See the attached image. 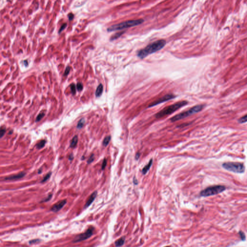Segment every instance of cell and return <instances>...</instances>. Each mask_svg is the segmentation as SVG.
<instances>
[{
	"instance_id": "1",
	"label": "cell",
	"mask_w": 247,
	"mask_h": 247,
	"mask_svg": "<svg viewBox=\"0 0 247 247\" xmlns=\"http://www.w3.org/2000/svg\"><path fill=\"white\" fill-rule=\"evenodd\" d=\"M166 44V41L164 39L159 40L151 42L146 47L139 50L137 52V56L143 59L148 55H151L162 49Z\"/></svg>"
},
{
	"instance_id": "2",
	"label": "cell",
	"mask_w": 247,
	"mask_h": 247,
	"mask_svg": "<svg viewBox=\"0 0 247 247\" xmlns=\"http://www.w3.org/2000/svg\"><path fill=\"white\" fill-rule=\"evenodd\" d=\"M187 104L188 102L185 100L178 102L174 104L165 107L163 110L157 113L155 115V116L156 118H160L166 115H170L179 108L186 105Z\"/></svg>"
},
{
	"instance_id": "3",
	"label": "cell",
	"mask_w": 247,
	"mask_h": 247,
	"mask_svg": "<svg viewBox=\"0 0 247 247\" xmlns=\"http://www.w3.org/2000/svg\"><path fill=\"white\" fill-rule=\"evenodd\" d=\"M144 21V20L142 19L125 21L123 22L120 23L119 24H114L111 26L110 27L107 28V31L109 32H110L115 30H122L128 27H135L141 24Z\"/></svg>"
},
{
	"instance_id": "4",
	"label": "cell",
	"mask_w": 247,
	"mask_h": 247,
	"mask_svg": "<svg viewBox=\"0 0 247 247\" xmlns=\"http://www.w3.org/2000/svg\"><path fill=\"white\" fill-rule=\"evenodd\" d=\"M204 107V106L203 105H198L196 106H195L194 107L191 108L188 110H186L185 111L181 112L179 113L178 114H177L173 116L172 118L170 119V121L172 122L178 121L179 120L182 119L183 118H185L187 117H188L193 114L197 113L199 111H200L201 110H202Z\"/></svg>"
},
{
	"instance_id": "5",
	"label": "cell",
	"mask_w": 247,
	"mask_h": 247,
	"mask_svg": "<svg viewBox=\"0 0 247 247\" xmlns=\"http://www.w3.org/2000/svg\"><path fill=\"white\" fill-rule=\"evenodd\" d=\"M222 166L228 171L237 173H243L245 170L244 164L238 162H225L222 164Z\"/></svg>"
},
{
	"instance_id": "6",
	"label": "cell",
	"mask_w": 247,
	"mask_h": 247,
	"mask_svg": "<svg viewBox=\"0 0 247 247\" xmlns=\"http://www.w3.org/2000/svg\"><path fill=\"white\" fill-rule=\"evenodd\" d=\"M226 189V187L223 185H218L207 187L200 192V195L203 197H207L214 195L223 192Z\"/></svg>"
},
{
	"instance_id": "7",
	"label": "cell",
	"mask_w": 247,
	"mask_h": 247,
	"mask_svg": "<svg viewBox=\"0 0 247 247\" xmlns=\"http://www.w3.org/2000/svg\"><path fill=\"white\" fill-rule=\"evenodd\" d=\"M95 228L93 227H91L89 228L85 232L83 233H81L78 235H77L75 238L73 240V243L78 242L80 241H82L85 240L89 238H90L92 234H93Z\"/></svg>"
},
{
	"instance_id": "8",
	"label": "cell",
	"mask_w": 247,
	"mask_h": 247,
	"mask_svg": "<svg viewBox=\"0 0 247 247\" xmlns=\"http://www.w3.org/2000/svg\"><path fill=\"white\" fill-rule=\"evenodd\" d=\"M175 97H176V96L175 95H174L173 94H171L165 95L164 96H162V97L158 98V99L155 100V101H154L152 102H151V103H150L149 104L148 107H153V106H154L155 105H158V104H159L160 103H163V102H165V101H168L169 100L173 99Z\"/></svg>"
},
{
	"instance_id": "9",
	"label": "cell",
	"mask_w": 247,
	"mask_h": 247,
	"mask_svg": "<svg viewBox=\"0 0 247 247\" xmlns=\"http://www.w3.org/2000/svg\"><path fill=\"white\" fill-rule=\"evenodd\" d=\"M67 203V200L64 199L57 202L52 206L51 210L54 212H56L61 209Z\"/></svg>"
},
{
	"instance_id": "10",
	"label": "cell",
	"mask_w": 247,
	"mask_h": 247,
	"mask_svg": "<svg viewBox=\"0 0 247 247\" xmlns=\"http://www.w3.org/2000/svg\"><path fill=\"white\" fill-rule=\"evenodd\" d=\"M25 174H26V173L25 172H20V173H18L17 174H15V175H11V176L7 177H6V178H4V179L5 180H16V179H20V178H23V177L25 176Z\"/></svg>"
},
{
	"instance_id": "11",
	"label": "cell",
	"mask_w": 247,
	"mask_h": 247,
	"mask_svg": "<svg viewBox=\"0 0 247 247\" xmlns=\"http://www.w3.org/2000/svg\"><path fill=\"white\" fill-rule=\"evenodd\" d=\"M96 195H97V191H95L91 194V195L89 197L87 201H86V203L84 205V208L88 207L93 203V202L94 201V200L96 197Z\"/></svg>"
},
{
	"instance_id": "12",
	"label": "cell",
	"mask_w": 247,
	"mask_h": 247,
	"mask_svg": "<svg viewBox=\"0 0 247 247\" xmlns=\"http://www.w3.org/2000/svg\"><path fill=\"white\" fill-rule=\"evenodd\" d=\"M103 91V85L101 83H100L97 86V87L96 88V93H95L96 96V97H99V96H101L102 94Z\"/></svg>"
},
{
	"instance_id": "13",
	"label": "cell",
	"mask_w": 247,
	"mask_h": 247,
	"mask_svg": "<svg viewBox=\"0 0 247 247\" xmlns=\"http://www.w3.org/2000/svg\"><path fill=\"white\" fill-rule=\"evenodd\" d=\"M125 242L124 237H122L118 239L115 242V245L116 247H120L122 246Z\"/></svg>"
},
{
	"instance_id": "14",
	"label": "cell",
	"mask_w": 247,
	"mask_h": 247,
	"mask_svg": "<svg viewBox=\"0 0 247 247\" xmlns=\"http://www.w3.org/2000/svg\"><path fill=\"white\" fill-rule=\"evenodd\" d=\"M152 163V159H151L150 161H149V162L148 163V164L143 167V168L142 169V172L143 174H145L147 173L148 170L150 169V168L151 167Z\"/></svg>"
},
{
	"instance_id": "15",
	"label": "cell",
	"mask_w": 247,
	"mask_h": 247,
	"mask_svg": "<svg viewBox=\"0 0 247 247\" xmlns=\"http://www.w3.org/2000/svg\"><path fill=\"white\" fill-rule=\"evenodd\" d=\"M78 140V137L77 135H75L74 137L72 138V140H71L70 142V147L71 148H74L76 146L77 142Z\"/></svg>"
},
{
	"instance_id": "16",
	"label": "cell",
	"mask_w": 247,
	"mask_h": 247,
	"mask_svg": "<svg viewBox=\"0 0 247 247\" xmlns=\"http://www.w3.org/2000/svg\"><path fill=\"white\" fill-rule=\"evenodd\" d=\"M45 143H46V141L45 140H41L40 142H39L37 144L36 147H37V148L38 149H41L42 148L45 146Z\"/></svg>"
},
{
	"instance_id": "17",
	"label": "cell",
	"mask_w": 247,
	"mask_h": 247,
	"mask_svg": "<svg viewBox=\"0 0 247 247\" xmlns=\"http://www.w3.org/2000/svg\"><path fill=\"white\" fill-rule=\"evenodd\" d=\"M85 124V120L84 118H82L81 119H80V120L78 122V123L77 124V127L80 129L81 128H82V127L83 126L84 124Z\"/></svg>"
},
{
	"instance_id": "18",
	"label": "cell",
	"mask_w": 247,
	"mask_h": 247,
	"mask_svg": "<svg viewBox=\"0 0 247 247\" xmlns=\"http://www.w3.org/2000/svg\"><path fill=\"white\" fill-rule=\"evenodd\" d=\"M110 139H111V137H110V136H107V137H105V138L104 139L103 141V145L104 146H107L108 145V144L109 143V142H110Z\"/></svg>"
},
{
	"instance_id": "19",
	"label": "cell",
	"mask_w": 247,
	"mask_h": 247,
	"mask_svg": "<svg viewBox=\"0 0 247 247\" xmlns=\"http://www.w3.org/2000/svg\"><path fill=\"white\" fill-rule=\"evenodd\" d=\"M124 32H119V33H117L116 34H115L114 35H113L112 36H111V37L110 38V40L111 41H113L114 40H115L116 39H117L118 38H119L121 35H122V34L124 33Z\"/></svg>"
},
{
	"instance_id": "20",
	"label": "cell",
	"mask_w": 247,
	"mask_h": 247,
	"mask_svg": "<svg viewBox=\"0 0 247 247\" xmlns=\"http://www.w3.org/2000/svg\"><path fill=\"white\" fill-rule=\"evenodd\" d=\"M70 88L71 93L73 95H75L76 94V86H75V84L74 83L70 84Z\"/></svg>"
},
{
	"instance_id": "21",
	"label": "cell",
	"mask_w": 247,
	"mask_h": 247,
	"mask_svg": "<svg viewBox=\"0 0 247 247\" xmlns=\"http://www.w3.org/2000/svg\"><path fill=\"white\" fill-rule=\"evenodd\" d=\"M238 121L239 123L240 124L245 123L247 122V114L244 115L243 117H242L241 118H240L238 120Z\"/></svg>"
},
{
	"instance_id": "22",
	"label": "cell",
	"mask_w": 247,
	"mask_h": 247,
	"mask_svg": "<svg viewBox=\"0 0 247 247\" xmlns=\"http://www.w3.org/2000/svg\"><path fill=\"white\" fill-rule=\"evenodd\" d=\"M45 115V113L43 112H40L38 115V116H37L36 117V122H39L41 119Z\"/></svg>"
},
{
	"instance_id": "23",
	"label": "cell",
	"mask_w": 247,
	"mask_h": 247,
	"mask_svg": "<svg viewBox=\"0 0 247 247\" xmlns=\"http://www.w3.org/2000/svg\"><path fill=\"white\" fill-rule=\"evenodd\" d=\"M76 88L78 91H81L83 89V85L82 83L80 82H78L76 85Z\"/></svg>"
},
{
	"instance_id": "24",
	"label": "cell",
	"mask_w": 247,
	"mask_h": 247,
	"mask_svg": "<svg viewBox=\"0 0 247 247\" xmlns=\"http://www.w3.org/2000/svg\"><path fill=\"white\" fill-rule=\"evenodd\" d=\"M51 172H49L46 175H45V176L43 178V179L41 181V182H44L45 181H46V180H47L51 176Z\"/></svg>"
},
{
	"instance_id": "25",
	"label": "cell",
	"mask_w": 247,
	"mask_h": 247,
	"mask_svg": "<svg viewBox=\"0 0 247 247\" xmlns=\"http://www.w3.org/2000/svg\"><path fill=\"white\" fill-rule=\"evenodd\" d=\"M94 160V154H92L89 157L88 161H87V164H89L90 163H91Z\"/></svg>"
},
{
	"instance_id": "26",
	"label": "cell",
	"mask_w": 247,
	"mask_h": 247,
	"mask_svg": "<svg viewBox=\"0 0 247 247\" xmlns=\"http://www.w3.org/2000/svg\"><path fill=\"white\" fill-rule=\"evenodd\" d=\"M239 235H240L241 239L242 240H245L246 239V236H245V234L242 231H239Z\"/></svg>"
},
{
	"instance_id": "27",
	"label": "cell",
	"mask_w": 247,
	"mask_h": 247,
	"mask_svg": "<svg viewBox=\"0 0 247 247\" xmlns=\"http://www.w3.org/2000/svg\"><path fill=\"white\" fill-rule=\"evenodd\" d=\"M67 23H64V24H63L61 26L60 28V29H59V31H58V33H61V32H62V31H63V30H64L65 28H66V27H67Z\"/></svg>"
},
{
	"instance_id": "28",
	"label": "cell",
	"mask_w": 247,
	"mask_h": 247,
	"mask_svg": "<svg viewBox=\"0 0 247 247\" xmlns=\"http://www.w3.org/2000/svg\"><path fill=\"white\" fill-rule=\"evenodd\" d=\"M70 70V68L69 66H67L65 70V71L64 73V75L67 76L69 74Z\"/></svg>"
},
{
	"instance_id": "29",
	"label": "cell",
	"mask_w": 247,
	"mask_h": 247,
	"mask_svg": "<svg viewBox=\"0 0 247 247\" xmlns=\"http://www.w3.org/2000/svg\"><path fill=\"white\" fill-rule=\"evenodd\" d=\"M6 132V129L4 127H1L0 128V137H2V136L4 135V134H5Z\"/></svg>"
},
{
	"instance_id": "30",
	"label": "cell",
	"mask_w": 247,
	"mask_h": 247,
	"mask_svg": "<svg viewBox=\"0 0 247 247\" xmlns=\"http://www.w3.org/2000/svg\"><path fill=\"white\" fill-rule=\"evenodd\" d=\"M41 241L39 239H33V240H30L29 241V244H35V243H39Z\"/></svg>"
},
{
	"instance_id": "31",
	"label": "cell",
	"mask_w": 247,
	"mask_h": 247,
	"mask_svg": "<svg viewBox=\"0 0 247 247\" xmlns=\"http://www.w3.org/2000/svg\"><path fill=\"white\" fill-rule=\"evenodd\" d=\"M52 194H49L47 198H46L44 200H42L41 202H45L48 201L49 200H50L51 199V198H52Z\"/></svg>"
},
{
	"instance_id": "32",
	"label": "cell",
	"mask_w": 247,
	"mask_h": 247,
	"mask_svg": "<svg viewBox=\"0 0 247 247\" xmlns=\"http://www.w3.org/2000/svg\"><path fill=\"white\" fill-rule=\"evenodd\" d=\"M106 165H107V160H106V159H104L103 161V163H102V169L103 170L104 169V168H105L106 166Z\"/></svg>"
},
{
	"instance_id": "33",
	"label": "cell",
	"mask_w": 247,
	"mask_h": 247,
	"mask_svg": "<svg viewBox=\"0 0 247 247\" xmlns=\"http://www.w3.org/2000/svg\"><path fill=\"white\" fill-rule=\"evenodd\" d=\"M68 18H69V21H71L73 19V18H74V14H72V13H69V14H68Z\"/></svg>"
},
{
	"instance_id": "34",
	"label": "cell",
	"mask_w": 247,
	"mask_h": 247,
	"mask_svg": "<svg viewBox=\"0 0 247 247\" xmlns=\"http://www.w3.org/2000/svg\"><path fill=\"white\" fill-rule=\"evenodd\" d=\"M73 155H72V154H71L69 156V159L70 160H72L73 159Z\"/></svg>"
},
{
	"instance_id": "35",
	"label": "cell",
	"mask_w": 247,
	"mask_h": 247,
	"mask_svg": "<svg viewBox=\"0 0 247 247\" xmlns=\"http://www.w3.org/2000/svg\"><path fill=\"white\" fill-rule=\"evenodd\" d=\"M23 62H24V65L25 66H27V65H28V63H27V60H24Z\"/></svg>"
},
{
	"instance_id": "36",
	"label": "cell",
	"mask_w": 247,
	"mask_h": 247,
	"mask_svg": "<svg viewBox=\"0 0 247 247\" xmlns=\"http://www.w3.org/2000/svg\"><path fill=\"white\" fill-rule=\"evenodd\" d=\"M139 156H140V154L139 153H137L136 155V159H138L139 157Z\"/></svg>"
},
{
	"instance_id": "37",
	"label": "cell",
	"mask_w": 247,
	"mask_h": 247,
	"mask_svg": "<svg viewBox=\"0 0 247 247\" xmlns=\"http://www.w3.org/2000/svg\"><path fill=\"white\" fill-rule=\"evenodd\" d=\"M133 182H134V183L135 184H137V179L136 178H134V181H133Z\"/></svg>"
},
{
	"instance_id": "38",
	"label": "cell",
	"mask_w": 247,
	"mask_h": 247,
	"mask_svg": "<svg viewBox=\"0 0 247 247\" xmlns=\"http://www.w3.org/2000/svg\"><path fill=\"white\" fill-rule=\"evenodd\" d=\"M41 168L40 169H39V171H38V173L40 174V173H41Z\"/></svg>"
},
{
	"instance_id": "39",
	"label": "cell",
	"mask_w": 247,
	"mask_h": 247,
	"mask_svg": "<svg viewBox=\"0 0 247 247\" xmlns=\"http://www.w3.org/2000/svg\"><path fill=\"white\" fill-rule=\"evenodd\" d=\"M169 247V246H166V247Z\"/></svg>"
}]
</instances>
